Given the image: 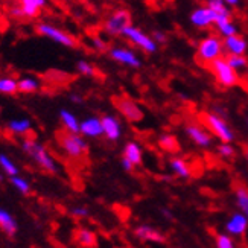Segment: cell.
<instances>
[{
  "mask_svg": "<svg viewBox=\"0 0 248 248\" xmlns=\"http://www.w3.org/2000/svg\"><path fill=\"white\" fill-rule=\"evenodd\" d=\"M218 154L222 157V158H233L234 154H236V149L234 146L232 145V142H221V145L218 146Z\"/></svg>",
  "mask_w": 248,
  "mask_h": 248,
  "instance_id": "34",
  "label": "cell"
},
{
  "mask_svg": "<svg viewBox=\"0 0 248 248\" xmlns=\"http://www.w3.org/2000/svg\"><path fill=\"white\" fill-rule=\"evenodd\" d=\"M248 230V217L245 213L234 212L225 222V232L230 233L234 238H242Z\"/></svg>",
  "mask_w": 248,
  "mask_h": 248,
  "instance_id": "14",
  "label": "cell"
},
{
  "mask_svg": "<svg viewBox=\"0 0 248 248\" xmlns=\"http://www.w3.org/2000/svg\"><path fill=\"white\" fill-rule=\"evenodd\" d=\"M136 238L140 239L142 242H153V244H161L165 242V236L160 230H157L153 225L148 224H140L139 227H136L134 230Z\"/></svg>",
  "mask_w": 248,
  "mask_h": 248,
  "instance_id": "18",
  "label": "cell"
},
{
  "mask_svg": "<svg viewBox=\"0 0 248 248\" xmlns=\"http://www.w3.org/2000/svg\"><path fill=\"white\" fill-rule=\"evenodd\" d=\"M57 142L62 154L72 160H79L89 153V143L81 133H70L64 129L57 134Z\"/></svg>",
  "mask_w": 248,
  "mask_h": 248,
  "instance_id": "2",
  "label": "cell"
},
{
  "mask_svg": "<svg viewBox=\"0 0 248 248\" xmlns=\"http://www.w3.org/2000/svg\"><path fill=\"white\" fill-rule=\"evenodd\" d=\"M70 213H72V217L78 218V219H82V218L89 217V210L85 209V207H73Z\"/></svg>",
  "mask_w": 248,
  "mask_h": 248,
  "instance_id": "37",
  "label": "cell"
},
{
  "mask_svg": "<svg viewBox=\"0 0 248 248\" xmlns=\"http://www.w3.org/2000/svg\"><path fill=\"white\" fill-rule=\"evenodd\" d=\"M18 225L14 219V217L5 209H0V230L6 236H14L17 233Z\"/></svg>",
  "mask_w": 248,
  "mask_h": 248,
  "instance_id": "23",
  "label": "cell"
},
{
  "mask_svg": "<svg viewBox=\"0 0 248 248\" xmlns=\"http://www.w3.org/2000/svg\"><path fill=\"white\" fill-rule=\"evenodd\" d=\"M102 128H104V137L110 142H117L122 139L124 128L122 122L119 121V117H116L113 114H104L102 117Z\"/></svg>",
  "mask_w": 248,
  "mask_h": 248,
  "instance_id": "12",
  "label": "cell"
},
{
  "mask_svg": "<svg viewBox=\"0 0 248 248\" xmlns=\"http://www.w3.org/2000/svg\"><path fill=\"white\" fill-rule=\"evenodd\" d=\"M215 28L222 38L239 34V26L233 21L232 14H218L215 18Z\"/></svg>",
  "mask_w": 248,
  "mask_h": 248,
  "instance_id": "17",
  "label": "cell"
},
{
  "mask_svg": "<svg viewBox=\"0 0 248 248\" xmlns=\"http://www.w3.org/2000/svg\"><path fill=\"white\" fill-rule=\"evenodd\" d=\"M224 40L221 35L217 34H209L206 37H202L198 45H197V60L204 64V66H209L212 61H215L219 57H224Z\"/></svg>",
  "mask_w": 248,
  "mask_h": 248,
  "instance_id": "4",
  "label": "cell"
},
{
  "mask_svg": "<svg viewBox=\"0 0 248 248\" xmlns=\"http://www.w3.org/2000/svg\"><path fill=\"white\" fill-rule=\"evenodd\" d=\"M92 46L96 52H105L107 50V43L99 38V37H93L92 38Z\"/></svg>",
  "mask_w": 248,
  "mask_h": 248,
  "instance_id": "35",
  "label": "cell"
},
{
  "mask_svg": "<svg viewBox=\"0 0 248 248\" xmlns=\"http://www.w3.org/2000/svg\"><path fill=\"white\" fill-rule=\"evenodd\" d=\"M21 146H23L25 153L35 161V165L38 168H41L45 172H47V174H57L60 168L55 158L52 157V154L46 149V146L37 142L34 137H25L21 140Z\"/></svg>",
  "mask_w": 248,
  "mask_h": 248,
  "instance_id": "1",
  "label": "cell"
},
{
  "mask_svg": "<svg viewBox=\"0 0 248 248\" xmlns=\"http://www.w3.org/2000/svg\"><path fill=\"white\" fill-rule=\"evenodd\" d=\"M0 168H2V170L9 178L14 177V175H18V168L6 154H0Z\"/></svg>",
  "mask_w": 248,
  "mask_h": 248,
  "instance_id": "29",
  "label": "cell"
},
{
  "mask_svg": "<svg viewBox=\"0 0 248 248\" xmlns=\"http://www.w3.org/2000/svg\"><path fill=\"white\" fill-rule=\"evenodd\" d=\"M108 55L113 61L122 64V66L131 67V69H139L142 66V60L137 53L125 46H114L108 50Z\"/></svg>",
  "mask_w": 248,
  "mask_h": 248,
  "instance_id": "10",
  "label": "cell"
},
{
  "mask_svg": "<svg viewBox=\"0 0 248 248\" xmlns=\"http://www.w3.org/2000/svg\"><path fill=\"white\" fill-rule=\"evenodd\" d=\"M116 107L119 113L125 117L128 122H140L143 119V111L142 108L129 98H121L116 101Z\"/></svg>",
  "mask_w": 248,
  "mask_h": 248,
  "instance_id": "13",
  "label": "cell"
},
{
  "mask_svg": "<svg viewBox=\"0 0 248 248\" xmlns=\"http://www.w3.org/2000/svg\"><path fill=\"white\" fill-rule=\"evenodd\" d=\"M72 101H73V102H81V96H78V94H72Z\"/></svg>",
  "mask_w": 248,
  "mask_h": 248,
  "instance_id": "43",
  "label": "cell"
},
{
  "mask_svg": "<svg viewBox=\"0 0 248 248\" xmlns=\"http://www.w3.org/2000/svg\"><path fill=\"white\" fill-rule=\"evenodd\" d=\"M122 157H126L134 166H140L143 161V148L136 140H129L124 146Z\"/></svg>",
  "mask_w": 248,
  "mask_h": 248,
  "instance_id": "20",
  "label": "cell"
},
{
  "mask_svg": "<svg viewBox=\"0 0 248 248\" xmlns=\"http://www.w3.org/2000/svg\"><path fill=\"white\" fill-rule=\"evenodd\" d=\"M224 2H225V5H227V6H239L241 5V0H224Z\"/></svg>",
  "mask_w": 248,
  "mask_h": 248,
  "instance_id": "41",
  "label": "cell"
},
{
  "mask_svg": "<svg viewBox=\"0 0 248 248\" xmlns=\"http://www.w3.org/2000/svg\"><path fill=\"white\" fill-rule=\"evenodd\" d=\"M215 247L217 248H234L236 242H234V236H232L230 233H218L215 236Z\"/></svg>",
  "mask_w": 248,
  "mask_h": 248,
  "instance_id": "30",
  "label": "cell"
},
{
  "mask_svg": "<svg viewBox=\"0 0 248 248\" xmlns=\"http://www.w3.org/2000/svg\"><path fill=\"white\" fill-rule=\"evenodd\" d=\"M201 122L206 125V128L213 134L215 139H218L219 142H234V131L232 129V126L229 125V122L224 119V116L219 113H202L201 114Z\"/></svg>",
  "mask_w": 248,
  "mask_h": 248,
  "instance_id": "5",
  "label": "cell"
},
{
  "mask_svg": "<svg viewBox=\"0 0 248 248\" xmlns=\"http://www.w3.org/2000/svg\"><path fill=\"white\" fill-rule=\"evenodd\" d=\"M18 92V79L13 77L0 78V93L2 94H16Z\"/></svg>",
  "mask_w": 248,
  "mask_h": 248,
  "instance_id": "28",
  "label": "cell"
},
{
  "mask_svg": "<svg viewBox=\"0 0 248 248\" xmlns=\"http://www.w3.org/2000/svg\"><path fill=\"white\" fill-rule=\"evenodd\" d=\"M224 49L227 52V55H247L248 40L241 34L230 35L224 38Z\"/></svg>",
  "mask_w": 248,
  "mask_h": 248,
  "instance_id": "16",
  "label": "cell"
},
{
  "mask_svg": "<svg viewBox=\"0 0 248 248\" xmlns=\"http://www.w3.org/2000/svg\"><path fill=\"white\" fill-rule=\"evenodd\" d=\"M169 169H170L172 174H174L175 177H178V178L189 180L192 177V168H190V165L187 163L185 158L178 157L177 154H174L169 158Z\"/></svg>",
  "mask_w": 248,
  "mask_h": 248,
  "instance_id": "19",
  "label": "cell"
},
{
  "mask_svg": "<svg viewBox=\"0 0 248 248\" xmlns=\"http://www.w3.org/2000/svg\"><path fill=\"white\" fill-rule=\"evenodd\" d=\"M35 31L37 34L45 37V38H49L50 41L57 43V45H61L64 47H77L78 46V40L75 38L72 34H69V32L62 31L57 26H53L50 23H38L35 26Z\"/></svg>",
  "mask_w": 248,
  "mask_h": 248,
  "instance_id": "6",
  "label": "cell"
},
{
  "mask_svg": "<svg viewBox=\"0 0 248 248\" xmlns=\"http://www.w3.org/2000/svg\"><path fill=\"white\" fill-rule=\"evenodd\" d=\"M11 185L14 186V189H17L20 193H23V195H29L32 187H31V183L23 178V177H20V175H14V177H11Z\"/></svg>",
  "mask_w": 248,
  "mask_h": 248,
  "instance_id": "31",
  "label": "cell"
},
{
  "mask_svg": "<svg viewBox=\"0 0 248 248\" xmlns=\"http://www.w3.org/2000/svg\"><path fill=\"white\" fill-rule=\"evenodd\" d=\"M79 133L85 139H99L104 136V128H102V119L98 116H90L81 121Z\"/></svg>",
  "mask_w": 248,
  "mask_h": 248,
  "instance_id": "15",
  "label": "cell"
},
{
  "mask_svg": "<svg viewBox=\"0 0 248 248\" xmlns=\"http://www.w3.org/2000/svg\"><path fill=\"white\" fill-rule=\"evenodd\" d=\"M244 155H245V158H247V161H248V148H245V153H244Z\"/></svg>",
  "mask_w": 248,
  "mask_h": 248,
  "instance_id": "44",
  "label": "cell"
},
{
  "mask_svg": "<svg viewBox=\"0 0 248 248\" xmlns=\"http://www.w3.org/2000/svg\"><path fill=\"white\" fill-rule=\"evenodd\" d=\"M131 14H129L128 9H116L107 17L104 21V32L110 37H119L124 34V31L131 26Z\"/></svg>",
  "mask_w": 248,
  "mask_h": 248,
  "instance_id": "7",
  "label": "cell"
},
{
  "mask_svg": "<svg viewBox=\"0 0 248 248\" xmlns=\"http://www.w3.org/2000/svg\"><path fill=\"white\" fill-rule=\"evenodd\" d=\"M18 3L21 5H28V6H34V8H38V9H43L46 6L47 0H18Z\"/></svg>",
  "mask_w": 248,
  "mask_h": 248,
  "instance_id": "36",
  "label": "cell"
},
{
  "mask_svg": "<svg viewBox=\"0 0 248 248\" xmlns=\"http://www.w3.org/2000/svg\"><path fill=\"white\" fill-rule=\"evenodd\" d=\"M32 128L29 119H13L8 122V129L16 136H26Z\"/></svg>",
  "mask_w": 248,
  "mask_h": 248,
  "instance_id": "25",
  "label": "cell"
},
{
  "mask_svg": "<svg viewBox=\"0 0 248 248\" xmlns=\"http://www.w3.org/2000/svg\"><path fill=\"white\" fill-rule=\"evenodd\" d=\"M77 70L79 75H82V77H87V78H93L96 77V69L92 62L85 61V60H79L78 64H77Z\"/></svg>",
  "mask_w": 248,
  "mask_h": 248,
  "instance_id": "32",
  "label": "cell"
},
{
  "mask_svg": "<svg viewBox=\"0 0 248 248\" xmlns=\"http://www.w3.org/2000/svg\"><path fill=\"white\" fill-rule=\"evenodd\" d=\"M75 241L79 247L85 248H93L98 247V238H96V233L90 229H78L75 232Z\"/></svg>",
  "mask_w": 248,
  "mask_h": 248,
  "instance_id": "22",
  "label": "cell"
},
{
  "mask_svg": "<svg viewBox=\"0 0 248 248\" xmlns=\"http://www.w3.org/2000/svg\"><path fill=\"white\" fill-rule=\"evenodd\" d=\"M60 121L64 126L66 131L70 133H79V128H81V121H78V117L75 116L72 111L69 110H61L60 111Z\"/></svg>",
  "mask_w": 248,
  "mask_h": 248,
  "instance_id": "24",
  "label": "cell"
},
{
  "mask_svg": "<svg viewBox=\"0 0 248 248\" xmlns=\"http://www.w3.org/2000/svg\"><path fill=\"white\" fill-rule=\"evenodd\" d=\"M209 70L222 89H233L239 84V72L229 62L227 57H219L209 64Z\"/></svg>",
  "mask_w": 248,
  "mask_h": 248,
  "instance_id": "3",
  "label": "cell"
},
{
  "mask_svg": "<svg viewBox=\"0 0 248 248\" xmlns=\"http://www.w3.org/2000/svg\"><path fill=\"white\" fill-rule=\"evenodd\" d=\"M234 197L238 209L248 217V189L245 186H238L234 189Z\"/></svg>",
  "mask_w": 248,
  "mask_h": 248,
  "instance_id": "27",
  "label": "cell"
},
{
  "mask_svg": "<svg viewBox=\"0 0 248 248\" xmlns=\"http://www.w3.org/2000/svg\"><path fill=\"white\" fill-rule=\"evenodd\" d=\"M185 133L190 139V142H193L198 148L207 149L213 145V134L202 122H187Z\"/></svg>",
  "mask_w": 248,
  "mask_h": 248,
  "instance_id": "9",
  "label": "cell"
},
{
  "mask_svg": "<svg viewBox=\"0 0 248 248\" xmlns=\"http://www.w3.org/2000/svg\"><path fill=\"white\" fill-rule=\"evenodd\" d=\"M215 18H217V14L209 5L195 8L189 16L190 23L197 29H209L212 25L215 26Z\"/></svg>",
  "mask_w": 248,
  "mask_h": 248,
  "instance_id": "11",
  "label": "cell"
},
{
  "mask_svg": "<svg viewBox=\"0 0 248 248\" xmlns=\"http://www.w3.org/2000/svg\"><path fill=\"white\" fill-rule=\"evenodd\" d=\"M9 14H11V17H14V18H17V20H25V16H23V9H21L20 3H18L17 6H13V8H11Z\"/></svg>",
  "mask_w": 248,
  "mask_h": 248,
  "instance_id": "38",
  "label": "cell"
},
{
  "mask_svg": "<svg viewBox=\"0 0 248 248\" xmlns=\"http://www.w3.org/2000/svg\"><path fill=\"white\" fill-rule=\"evenodd\" d=\"M40 81L32 78V77H25L18 79V93H25V94H31V93H35L40 90Z\"/></svg>",
  "mask_w": 248,
  "mask_h": 248,
  "instance_id": "26",
  "label": "cell"
},
{
  "mask_svg": "<svg viewBox=\"0 0 248 248\" xmlns=\"http://www.w3.org/2000/svg\"><path fill=\"white\" fill-rule=\"evenodd\" d=\"M161 215H163V217H165L168 221H172V219H174V217H172V213H170L169 210H166V209L161 210Z\"/></svg>",
  "mask_w": 248,
  "mask_h": 248,
  "instance_id": "42",
  "label": "cell"
},
{
  "mask_svg": "<svg viewBox=\"0 0 248 248\" xmlns=\"http://www.w3.org/2000/svg\"><path fill=\"white\" fill-rule=\"evenodd\" d=\"M151 35H153V38L158 43V45H160V43H165L166 41V34H165V32L158 31V29L153 31V34H151Z\"/></svg>",
  "mask_w": 248,
  "mask_h": 248,
  "instance_id": "40",
  "label": "cell"
},
{
  "mask_svg": "<svg viewBox=\"0 0 248 248\" xmlns=\"http://www.w3.org/2000/svg\"><path fill=\"white\" fill-rule=\"evenodd\" d=\"M121 166H122V169H124L125 172H133L134 168H136L126 157H122V158H121Z\"/></svg>",
  "mask_w": 248,
  "mask_h": 248,
  "instance_id": "39",
  "label": "cell"
},
{
  "mask_svg": "<svg viewBox=\"0 0 248 248\" xmlns=\"http://www.w3.org/2000/svg\"><path fill=\"white\" fill-rule=\"evenodd\" d=\"M122 37H125L131 45H134L140 50H143L145 53H155L158 50V43L153 38V35H148L146 32H143L134 25L128 26L124 31Z\"/></svg>",
  "mask_w": 248,
  "mask_h": 248,
  "instance_id": "8",
  "label": "cell"
},
{
  "mask_svg": "<svg viewBox=\"0 0 248 248\" xmlns=\"http://www.w3.org/2000/svg\"><path fill=\"white\" fill-rule=\"evenodd\" d=\"M227 60L238 72H244L248 69V58L245 55H227Z\"/></svg>",
  "mask_w": 248,
  "mask_h": 248,
  "instance_id": "33",
  "label": "cell"
},
{
  "mask_svg": "<svg viewBox=\"0 0 248 248\" xmlns=\"http://www.w3.org/2000/svg\"><path fill=\"white\" fill-rule=\"evenodd\" d=\"M157 145H158V148L163 151V153H166V154H178L180 153V140L177 139V136H174V134H169V133H163L160 137H158V140H157Z\"/></svg>",
  "mask_w": 248,
  "mask_h": 248,
  "instance_id": "21",
  "label": "cell"
}]
</instances>
